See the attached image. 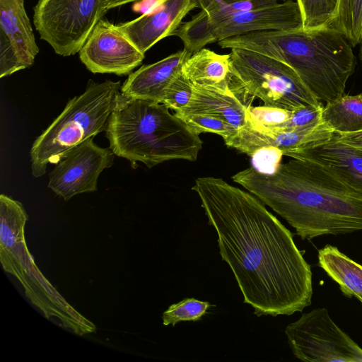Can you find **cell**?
<instances>
[{"instance_id": "24", "label": "cell", "mask_w": 362, "mask_h": 362, "mask_svg": "<svg viewBox=\"0 0 362 362\" xmlns=\"http://www.w3.org/2000/svg\"><path fill=\"white\" fill-rule=\"evenodd\" d=\"M211 305L207 301H202L193 298H186L172 304L163 313L162 320L164 325L173 327L182 321H198L206 315Z\"/></svg>"}, {"instance_id": "2", "label": "cell", "mask_w": 362, "mask_h": 362, "mask_svg": "<svg viewBox=\"0 0 362 362\" xmlns=\"http://www.w3.org/2000/svg\"><path fill=\"white\" fill-rule=\"evenodd\" d=\"M303 240L362 231V192L319 165L293 158L271 174L253 167L232 176Z\"/></svg>"}, {"instance_id": "3", "label": "cell", "mask_w": 362, "mask_h": 362, "mask_svg": "<svg viewBox=\"0 0 362 362\" xmlns=\"http://www.w3.org/2000/svg\"><path fill=\"white\" fill-rule=\"evenodd\" d=\"M218 44L221 48L257 52L288 65L320 102L345 94L346 82L356 66L351 43L334 26L255 31Z\"/></svg>"}, {"instance_id": "33", "label": "cell", "mask_w": 362, "mask_h": 362, "mask_svg": "<svg viewBox=\"0 0 362 362\" xmlns=\"http://www.w3.org/2000/svg\"><path fill=\"white\" fill-rule=\"evenodd\" d=\"M235 1H244V0H235ZM274 1H278L279 0H274ZM282 1H286V0H282Z\"/></svg>"}, {"instance_id": "26", "label": "cell", "mask_w": 362, "mask_h": 362, "mask_svg": "<svg viewBox=\"0 0 362 362\" xmlns=\"http://www.w3.org/2000/svg\"><path fill=\"white\" fill-rule=\"evenodd\" d=\"M194 86L181 70L166 88L161 103L175 112L183 110L192 99Z\"/></svg>"}, {"instance_id": "14", "label": "cell", "mask_w": 362, "mask_h": 362, "mask_svg": "<svg viewBox=\"0 0 362 362\" xmlns=\"http://www.w3.org/2000/svg\"><path fill=\"white\" fill-rule=\"evenodd\" d=\"M197 0H156L153 8L139 17L118 24L128 39L144 54L158 41L174 35Z\"/></svg>"}, {"instance_id": "23", "label": "cell", "mask_w": 362, "mask_h": 362, "mask_svg": "<svg viewBox=\"0 0 362 362\" xmlns=\"http://www.w3.org/2000/svg\"><path fill=\"white\" fill-rule=\"evenodd\" d=\"M333 26L344 34L352 47L358 45L362 35V0H339Z\"/></svg>"}, {"instance_id": "21", "label": "cell", "mask_w": 362, "mask_h": 362, "mask_svg": "<svg viewBox=\"0 0 362 362\" xmlns=\"http://www.w3.org/2000/svg\"><path fill=\"white\" fill-rule=\"evenodd\" d=\"M322 119L334 133L347 134L362 130V93L345 95L326 103Z\"/></svg>"}, {"instance_id": "31", "label": "cell", "mask_w": 362, "mask_h": 362, "mask_svg": "<svg viewBox=\"0 0 362 362\" xmlns=\"http://www.w3.org/2000/svg\"><path fill=\"white\" fill-rule=\"evenodd\" d=\"M139 0H103V12L105 14L110 9Z\"/></svg>"}, {"instance_id": "13", "label": "cell", "mask_w": 362, "mask_h": 362, "mask_svg": "<svg viewBox=\"0 0 362 362\" xmlns=\"http://www.w3.org/2000/svg\"><path fill=\"white\" fill-rule=\"evenodd\" d=\"M39 52L24 0H0V78L30 67Z\"/></svg>"}, {"instance_id": "22", "label": "cell", "mask_w": 362, "mask_h": 362, "mask_svg": "<svg viewBox=\"0 0 362 362\" xmlns=\"http://www.w3.org/2000/svg\"><path fill=\"white\" fill-rule=\"evenodd\" d=\"M298 4L303 28L318 29L333 26L339 0H296Z\"/></svg>"}, {"instance_id": "16", "label": "cell", "mask_w": 362, "mask_h": 362, "mask_svg": "<svg viewBox=\"0 0 362 362\" xmlns=\"http://www.w3.org/2000/svg\"><path fill=\"white\" fill-rule=\"evenodd\" d=\"M334 134V132L323 121L315 127L301 130L266 129L247 122L235 135L224 141L228 147L250 156L256 151L269 146L280 149L285 156L286 153L310 143L328 139Z\"/></svg>"}, {"instance_id": "19", "label": "cell", "mask_w": 362, "mask_h": 362, "mask_svg": "<svg viewBox=\"0 0 362 362\" xmlns=\"http://www.w3.org/2000/svg\"><path fill=\"white\" fill-rule=\"evenodd\" d=\"M182 72L194 86L232 92L233 74L230 54H219L202 48L184 63Z\"/></svg>"}, {"instance_id": "4", "label": "cell", "mask_w": 362, "mask_h": 362, "mask_svg": "<svg viewBox=\"0 0 362 362\" xmlns=\"http://www.w3.org/2000/svg\"><path fill=\"white\" fill-rule=\"evenodd\" d=\"M105 132L115 156L149 168L174 159L195 161L203 144L163 103L125 97L121 92Z\"/></svg>"}, {"instance_id": "10", "label": "cell", "mask_w": 362, "mask_h": 362, "mask_svg": "<svg viewBox=\"0 0 362 362\" xmlns=\"http://www.w3.org/2000/svg\"><path fill=\"white\" fill-rule=\"evenodd\" d=\"M294 356L306 362H362V348L332 319L325 308L305 313L285 329Z\"/></svg>"}, {"instance_id": "15", "label": "cell", "mask_w": 362, "mask_h": 362, "mask_svg": "<svg viewBox=\"0 0 362 362\" xmlns=\"http://www.w3.org/2000/svg\"><path fill=\"white\" fill-rule=\"evenodd\" d=\"M285 156L316 163L354 189L362 192V151L329 139L310 143Z\"/></svg>"}, {"instance_id": "11", "label": "cell", "mask_w": 362, "mask_h": 362, "mask_svg": "<svg viewBox=\"0 0 362 362\" xmlns=\"http://www.w3.org/2000/svg\"><path fill=\"white\" fill-rule=\"evenodd\" d=\"M90 138L69 151L49 174L47 187L65 201L97 190L98 179L113 165L115 153Z\"/></svg>"}, {"instance_id": "6", "label": "cell", "mask_w": 362, "mask_h": 362, "mask_svg": "<svg viewBox=\"0 0 362 362\" xmlns=\"http://www.w3.org/2000/svg\"><path fill=\"white\" fill-rule=\"evenodd\" d=\"M28 216L18 201L0 196V260L4 269L14 275L24 287L26 296L49 318L55 316L68 328L82 318L41 274L25 240Z\"/></svg>"}, {"instance_id": "29", "label": "cell", "mask_w": 362, "mask_h": 362, "mask_svg": "<svg viewBox=\"0 0 362 362\" xmlns=\"http://www.w3.org/2000/svg\"><path fill=\"white\" fill-rule=\"evenodd\" d=\"M282 156L284 155L280 149L269 146L256 151L250 156L255 169L262 173L271 174L274 173L281 164Z\"/></svg>"}, {"instance_id": "28", "label": "cell", "mask_w": 362, "mask_h": 362, "mask_svg": "<svg viewBox=\"0 0 362 362\" xmlns=\"http://www.w3.org/2000/svg\"><path fill=\"white\" fill-rule=\"evenodd\" d=\"M290 117L291 111L282 108L265 105L248 107V122L263 129L278 127L288 121Z\"/></svg>"}, {"instance_id": "12", "label": "cell", "mask_w": 362, "mask_h": 362, "mask_svg": "<svg viewBox=\"0 0 362 362\" xmlns=\"http://www.w3.org/2000/svg\"><path fill=\"white\" fill-rule=\"evenodd\" d=\"M78 53L90 72L117 76L129 75L145 57L117 25L102 18Z\"/></svg>"}, {"instance_id": "18", "label": "cell", "mask_w": 362, "mask_h": 362, "mask_svg": "<svg viewBox=\"0 0 362 362\" xmlns=\"http://www.w3.org/2000/svg\"><path fill=\"white\" fill-rule=\"evenodd\" d=\"M248 107L233 92L194 86L188 105L176 114H205L219 117L237 129L248 122Z\"/></svg>"}, {"instance_id": "30", "label": "cell", "mask_w": 362, "mask_h": 362, "mask_svg": "<svg viewBox=\"0 0 362 362\" xmlns=\"http://www.w3.org/2000/svg\"><path fill=\"white\" fill-rule=\"evenodd\" d=\"M336 137L341 142L362 151V130L347 134H337Z\"/></svg>"}, {"instance_id": "8", "label": "cell", "mask_w": 362, "mask_h": 362, "mask_svg": "<svg viewBox=\"0 0 362 362\" xmlns=\"http://www.w3.org/2000/svg\"><path fill=\"white\" fill-rule=\"evenodd\" d=\"M303 27L296 0L256 10L209 16L203 10L185 22L175 32L191 55L208 44L255 31L293 30Z\"/></svg>"}, {"instance_id": "9", "label": "cell", "mask_w": 362, "mask_h": 362, "mask_svg": "<svg viewBox=\"0 0 362 362\" xmlns=\"http://www.w3.org/2000/svg\"><path fill=\"white\" fill-rule=\"evenodd\" d=\"M104 15L103 0H38L33 23L56 54L69 57L79 52Z\"/></svg>"}, {"instance_id": "27", "label": "cell", "mask_w": 362, "mask_h": 362, "mask_svg": "<svg viewBox=\"0 0 362 362\" xmlns=\"http://www.w3.org/2000/svg\"><path fill=\"white\" fill-rule=\"evenodd\" d=\"M322 103L300 106L291 111L288 120L276 129L301 130L315 127L322 122Z\"/></svg>"}, {"instance_id": "1", "label": "cell", "mask_w": 362, "mask_h": 362, "mask_svg": "<svg viewBox=\"0 0 362 362\" xmlns=\"http://www.w3.org/2000/svg\"><path fill=\"white\" fill-rule=\"evenodd\" d=\"M195 191L243 303L257 316L291 315L312 303L310 265L293 234L257 197L221 178L195 180Z\"/></svg>"}, {"instance_id": "20", "label": "cell", "mask_w": 362, "mask_h": 362, "mask_svg": "<svg viewBox=\"0 0 362 362\" xmlns=\"http://www.w3.org/2000/svg\"><path fill=\"white\" fill-rule=\"evenodd\" d=\"M317 258L319 266L339 285L341 292L362 303V265L330 245L319 250Z\"/></svg>"}, {"instance_id": "5", "label": "cell", "mask_w": 362, "mask_h": 362, "mask_svg": "<svg viewBox=\"0 0 362 362\" xmlns=\"http://www.w3.org/2000/svg\"><path fill=\"white\" fill-rule=\"evenodd\" d=\"M120 81L90 80L85 91L72 99L35 139L30 151L32 175H44L75 146L105 131L120 93Z\"/></svg>"}, {"instance_id": "25", "label": "cell", "mask_w": 362, "mask_h": 362, "mask_svg": "<svg viewBox=\"0 0 362 362\" xmlns=\"http://www.w3.org/2000/svg\"><path fill=\"white\" fill-rule=\"evenodd\" d=\"M194 133H212L226 140L235 135L238 130L222 119L205 114H176Z\"/></svg>"}, {"instance_id": "32", "label": "cell", "mask_w": 362, "mask_h": 362, "mask_svg": "<svg viewBox=\"0 0 362 362\" xmlns=\"http://www.w3.org/2000/svg\"><path fill=\"white\" fill-rule=\"evenodd\" d=\"M359 47H360V49H359V57H360V59L362 62V35H361V40H360V42H359Z\"/></svg>"}, {"instance_id": "7", "label": "cell", "mask_w": 362, "mask_h": 362, "mask_svg": "<svg viewBox=\"0 0 362 362\" xmlns=\"http://www.w3.org/2000/svg\"><path fill=\"white\" fill-rule=\"evenodd\" d=\"M230 49V89L243 103L245 97L257 98L265 106L289 111L322 103L288 65L250 50Z\"/></svg>"}, {"instance_id": "17", "label": "cell", "mask_w": 362, "mask_h": 362, "mask_svg": "<svg viewBox=\"0 0 362 362\" xmlns=\"http://www.w3.org/2000/svg\"><path fill=\"white\" fill-rule=\"evenodd\" d=\"M190 56L183 49L158 62L142 66L129 75L121 86V93L128 98L161 103L166 88Z\"/></svg>"}]
</instances>
